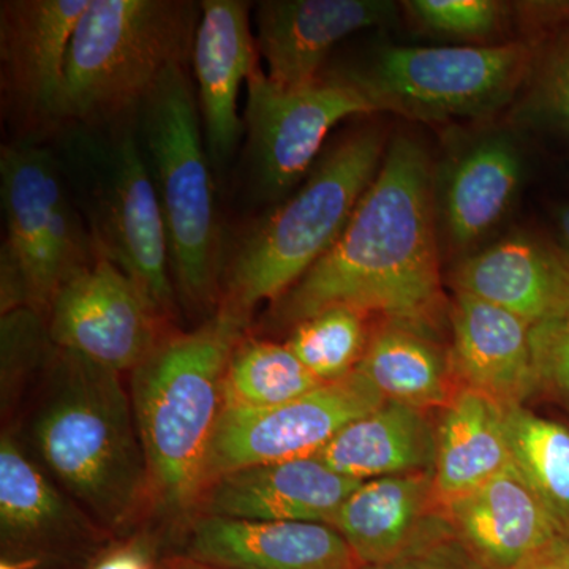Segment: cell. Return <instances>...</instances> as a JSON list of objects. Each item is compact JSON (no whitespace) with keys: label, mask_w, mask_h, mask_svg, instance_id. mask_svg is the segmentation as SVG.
<instances>
[{"label":"cell","mask_w":569,"mask_h":569,"mask_svg":"<svg viewBox=\"0 0 569 569\" xmlns=\"http://www.w3.org/2000/svg\"><path fill=\"white\" fill-rule=\"evenodd\" d=\"M432 164L397 134L335 244L272 305L268 325L293 328L331 307L429 326L440 305Z\"/></svg>","instance_id":"obj_1"},{"label":"cell","mask_w":569,"mask_h":569,"mask_svg":"<svg viewBox=\"0 0 569 569\" xmlns=\"http://www.w3.org/2000/svg\"><path fill=\"white\" fill-rule=\"evenodd\" d=\"M29 421V451L112 538L153 512L130 392L112 372L54 347Z\"/></svg>","instance_id":"obj_2"},{"label":"cell","mask_w":569,"mask_h":569,"mask_svg":"<svg viewBox=\"0 0 569 569\" xmlns=\"http://www.w3.org/2000/svg\"><path fill=\"white\" fill-rule=\"evenodd\" d=\"M247 326L219 309L192 331L163 336L130 373L153 512L179 529L203 496L209 448L224 410V372Z\"/></svg>","instance_id":"obj_3"},{"label":"cell","mask_w":569,"mask_h":569,"mask_svg":"<svg viewBox=\"0 0 569 569\" xmlns=\"http://www.w3.org/2000/svg\"><path fill=\"white\" fill-rule=\"evenodd\" d=\"M385 153L380 129L356 130L318 160L293 197L247 224L224 247L219 309L249 325L261 302L279 301L335 244Z\"/></svg>","instance_id":"obj_4"},{"label":"cell","mask_w":569,"mask_h":569,"mask_svg":"<svg viewBox=\"0 0 569 569\" xmlns=\"http://www.w3.org/2000/svg\"><path fill=\"white\" fill-rule=\"evenodd\" d=\"M134 129L162 209L179 305L211 318L220 305L224 241L189 63H176L157 82Z\"/></svg>","instance_id":"obj_5"},{"label":"cell","mask_w":569,"mask_h":569,"mask_svg":"<svg viewBox=\"0 0 569 569\" xmlns=\"http://www.w3.org/2000/svg\"><path fill=\"white\" fill-rule=\"evenodd\" d=\"M54 152L97 258L129 277L163 325L178 317L170 249L134 119L110 127L66 126Z\"/></svg>","instance_id":"obj_6"},{"label":"cell","mask_w":569,"mask_h":569,"mask_svg":"<svg viewBox=\"0 0 569 569\" xmlns=\"http://www.w3.org/2000/svg\"><path fill=\"white\" fill-rule=\"evenodd\" d=\"M200 3L91 0L67 54L62 127L132 121L170 67L192 61Z\"/></svg>","instance_id":"obj_7"},{"label":"cell","mask_w":569,"mask_h":569,"mask_svg":"<svg viewBox=\"0 0 569 569\" xmlns=\"http://www.w3.org/2000/svg\"><path fill=\"white\" fill-rule=\"evenodd\" d=\"M537 61L527 41L489 47H388L353 69L328 71L373 111L418 121L478 118L507 104Z\"/></svg>","instance_id":"obj_8"},{"label":"cell","mask_w":569,"mask_h":569,"mask_svg":"<svg viewBox=\"0 0 569 569\" xmlns=\"http://www.w3.org/2000/svg\"><path fill=\"white\" fill-rule=\"evenodd\" d=\"M0 200L7 227L3 246L24 272L29 307L48 316L59 288L97 260L54 149L31 138L3 144Z\"/></svg>","instance_id":"obj_9"},{"label":"cell","mask_w":569,"mask_h":569,"mask_svg":"<svg viewBox=\"0 0 569 569\" xmlns=\"http://www.w3.org/2000/svg\"><path fill=\"white\" fill-rule=\"evenodd\" d=\"M370 112L372 104L346 82L321 77L307 88L284 89L258 67L247 80L242 119L247 193L258 203L287 200L337 123Z\"/></svg>","instance_id":"obj_10"},{"label":"cell","mask_w":569,"mask_h":569,"mask_svg":"<svg viewBox=\"0 0 569 569\" xmlns=\"http://www.w3.org/2000/svg\"><path fill=\"white\" fill-rule=\"evenodd\" d=\"M383 402L355 370L346 380L321 385L282 406L224 408L209 448L204 489L241 468L316 458L348 422Z\"/></svg>","instance_id":"obj_11"},{"label":"cell","mask_w":569,"mask_h":569,"mask_svg":"<svg viewBox=\"0 0 569 569\" xmlns=\"http://www.w3.org/2000/svg\"><path fill=\"white\" fill-rule=\"evenodd\" d=\"M91 0L0 3L2 107L20 137L62 129L63 77L71 37Z\"/></svg>","instance_id":"obj_12"},{"label":"cell","mask_w":569,"mask_h":569,"mask_svg":"<svg viewBox=\"0 0 569 569\" xmlns=\"http://www.w3.org/2000/svg\"><path fill=\"white\" fill-rule=\"evenodd\" d=\"M54 347L132 373L159 346L162 321L118 266L97 258L59 288L48 310Z\"/></svg>","instance_id":"obj_13"},{"label":"cell","mask_w":569,"mask_h":569,"mask_svg":"<svg viewBox=\"0 0 569 569\" xmlns=\"http://www.w3.org/2000/svg\"><path fill=\"white\" fill-rule=\"evenodd\" d=\"M2 556L91 559L112 537L47 473L13 430L0 440Z\"/></svg>","instance_id":"obj_14"},{"label":"cell","mask_w":569,"mask_h":569,"mask_svg":"<svg viewBox=\"0 0 569 569\" xmlns=\"http://www.w3.org/2000/svg\"><path fill=\"white\" fill-rule=\"evenodd\" d=\"M387 0H263L254 7L257 47L269 80L284 89L316 84L325 62L348 36L387 24Z\"/></svg>","instance_id":"obj_15"},{"label":"cell","mask_w":569,"mask_h":569,"mask_svg":"<svg viewBox=\"0 0 569 569\" xmlns=\"http://www.w3.org/2000/svg\"><path fill=\"white\" fill-rule=\"evenodd\" d=\"M200 7L192 51L197 99L206 151L216 170H222L244 137L238 99L242 82L258 69V47L249 3L203 0Z\"/></svg>","instance_id":"obj_16"},{"label":"cell","mask_w":569,"mask_h":569,"mask_svg":"<svg viewBox=\"0 0 569 569\" xmlns=\"http://www.w3.org/2000/svg\"><path fill=\"white\" fill-rule=\"evenodd\" d=\"M181 556L220 569H358L346 539L325 523L197 515L181 527Z\"/></svg>","instance_id":"obj_17"},{"label":"cell","mask_w":569,"mask_h":569,"mask_svg":"<svg viewBox=\"0 0 569 569\" xmlns=\"http://www.w3.org/2000/svg\"><path fill=\"white\" fill-rule=\"evenodd\" d=\"M359 485L361 481L336 473L317 458L247 467L212 481L194 516L331 527Z\"/></svg>","instance_id":"obj_18"},{"label":"cell","mask_w":569,"mask_h":569,"mask_svg":"<svg viewBox=\"0 0 569 569\" xmlns=\"http://www.w3.org/2000/svg\"><path fill=\"white\" fill-rule=\"evenodd\" d=\"M449 317V361L458 387L481 392L501 407L523 406L538 391L531 325L463 293H456Z\"/></svg>","instance_id":"obj_19"},{"label":"cell","mask_w":569,"mask_h":569,"mask_svg":"<svg viewBox=\"0 0 569 569\" xmlns=\"http://www.w3.org/2000/svg\"><path fill=\"white\" fill-rule=\"evenodd\" d=\"M443 512L486 569H516L550 542L567 537L512 463L481 488L445 503Z\"/></svg>","instance_id":"obj_20"},{"label":"cell","mask_w":569,"mask_h":569,"mask_svg":"<svg viewBox=\"0 0 569 569\" xmlns=\"http://www.w3.org/2000/svg\"><path fill=\"white\" fill-rule=\"evenodd\" d=\"M456 293L473 296L531 326L569 317V266L559 246L516 234L470 254L451 276Z\"/></svg>","instance_id":"obj_21"},{"label":"cell","mask_w":569,"mask_h":569,"mask_svg":"<svg viewBox=\"0 0 569 569\" xmlns=\"http://www.w3.org/2000/svg\"><path fill=\"white\" fill-rule=\"evenodd\" d=\"M433 470L362 481L343 501L332 529L359 565L383 563L417 545L443 519Z\"/></svg>","instance_id":"obj_22"},{"label":"cell","mask_w":569,"mask_h":569,"mask_svg":"<svg viewBox=\"0 0 569 569\" xmlns=\"http://www.w3.org/2000/svg\"><path fill=\"white\" fill-rule=\"evenodd\" d=\"M316 458L361 482L430 471L436 463V426L425 410L383 402L348 422Z\"/></svg>","instance_id":"obj_23"},{"label":"cell","mask_w":569,"mask_h":569,"mask_svg":"<svg viewBox=\"0 0 569 569\" xmlns=\"http://www.w3.org/2000/svg\"><path fill=\"white\" fill-rule=\"evenodd\" d=\"M436 426L433 482L441 505L466 496L511 466L505 407L459 388Z\"/></svg>","instance_id":"obj_24"},{"label":"cell","mask_w":569,"mask_h":569,"mask_svg":"<svg viewBox=\"0 0 569 569\" xmlns=\"http://www.w3.org/2000/svg\"><path fill=\"white\" fill-rule=\"evenodd\" d=\"M385 402L418 410H441L459 387L449 351L441 350L426 326L385 320L372 328L361 362L356 367Z\"/></svg>","instance_id":"obj_25"},{"label":"cell","mask_w":569,"mask_h":569,"mask_svg":"<svg viewBox=\"0 0 569 569\" xmlns=\"http://www.w3.org/2000/svg\"><path fill=\"white\" fill-rule=\"evenodd\" d=\"M522 159L505 134H490L456 160L445 182L443 223L449 242L468 249L489 233L518 193Z\"/></svg>","instance_id":"obj_26"},{"label":"cell","mask_w":569,"mask_h":569,"mask_svg":"<svg viewBox=\"0 0 569 569\" xmlns=\"http://www.w3.org/2000/svg\"><path fill=\"white\" fill-rule=\"evenodd\" d=\"M511 463L569 537V427L526 406L505 407Z\"/></svg>","instance_id":"obj_27"},{"label":"cell","mask_w":569,"mask_h":569,"mask_svg":"<svg viewBox=\"0 0 569 569\" xmlns=\"http://www.w3.org/2000/svg\"><path fill=\"white\" fill-rule=\"evenodd\" d=\"M321 385L284 343L244 336L224 372V408L282 406Z\"/></svg>","instance_id":"obj_28"},{"label":"cell","mask_w":569,"mask_h":569,"mask_svg":"<svg viewBox=\"0 0 569 569\" xmlns=\"http://www.w3.org/2000/svg\"><path fill=\"white\" fill-rule=\"evenodd\" d=\"M367 313L331 307L291 328L284 346L320 383L346 380L361 362L372 328Z\"/></svg>","instance_id":"obj_29"},{"label":"cell","mask_w":569,"mask_h":569,"mask_svg":"<svg viewBox=\"0 0 569 569\" xmlns=\"http://www.w3.org/2000/svg\"><path fill=\"white\" fill-rule=\"evenodd\" d=\"M54 343L48 318L31 307H21L0 321V387L6 417L37 376H43Z\"/></svg>","instance_id":"obj_30"},{"label":"cell","mask_w":569,"mask_h":569,"mask_svg":"<svg viewBox=\"0 0 569 569\" xmlns=\"http://www.w3.org/2000/svg\"><path fill=\"white\" fill-rule=\"evenodd\" d=\"M403 6L429 31L455 39H489L505 20L503 3L493 0H410Z\"/></svg>","instance_id":"obj_31"},{"label":"cell","mask_w":569,"mask_h":569,"mask_svg":"<svg viewBox=\"0 0 569 569\" xmlns=\"http://www.w3.org/2000/svg\"><path fill=\"white\" fill-rule=\"evenodd\" d=\"M358 569H486L452 531L447 518L396 559Z\"/></svg>","instance_id":"obj_32"},{"label":"cell","mask_w":569,"mask_h":569,"mask_svg":"<svg viewBox=\"0 0 569 569\" xmlns=\"http://www.w3.org/2000/svg\"><path fill=\"white\" fill-rule=\"evenodd\" d=\"M538 391L545 389L569 406V317L531 326Z\"/></svg>","instance_id":"obj_33"},{"label":"cell","mask_w":569,"mask_h":569,"mask_svg":"<svg viewBox=\"0 0 569 569\" xmlns=\"http://www.w3.org/2000/svg\"><path fill=\"white\" fill-rule=\"evenodd\" d=\"M162 542L159 530L142 526L132 533L112 538L80 569H163Z\"/></svg>","instance_id":"obj_34"},{"label":"cell","mask_w":569,"mask_h":569,"mask_svg":"<svg viewBox=\"0 0 569 569\" xmlns=\"http://www.w3.org/2000/svg\"><path fill=\"white\" fill-rule=\"evenodd\" d=\"M538 100L541 110L569 132V31L553 44L542 63Z\"/></svg>","instance_id":"obj_35"},{"label":"cell","mask_w":569,"mask_h":569,"mask_svg":"<svg viewBox=\"0 0 569 569\" xmlns=\"http://www.w3.org/2000/svg\"><path fill=\"white\" fill-rule=\"evenodd\" d=\"M516 569H569V537L550 542Z\"/></svg>","instance_id":"obj_36"},{"label":"cell","mask_w":569,"mask_h":569,"mask_svg":"<svg viewBox=\"0 0 569 569\" xmlns=\"http://www.w3.org/2000/svg\"><path fill=\"white\" fill-rule=\"evenodd\" d=\"M48 563L40 557L32 556H2L0 569H43Z\"/></svg>","instance_id":"obj_37"},{"label":"cell","mask_w":569,"mask_h":569,"mask_svg":"<svg viewBox=\"0 0 569 569\" xmlns=\"http://www.w3.org/2000/svg\"><path fill=\"white\" fill-rule=\"evenodd\" d=\"M163 569H220L212 565L201 563V561L190 559V557L174 553V556L164 557Z\"/></svg>","instance_id":"obj_38"},{"label":"cell","mask_w":569,"mask_h":569,"mask_svg":"<svg viewBox=\"0 0 569 569\" xmlns=\"http://www.w3.org/2000/svg\"><path fill=\"white\" fill-rule=\"evenodd\" d=\"M557 224H559V249L569 266V206L560 209Z\"/></svg>","instance_id":"obj_39"}]
</instances>
